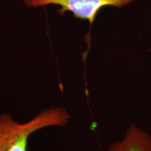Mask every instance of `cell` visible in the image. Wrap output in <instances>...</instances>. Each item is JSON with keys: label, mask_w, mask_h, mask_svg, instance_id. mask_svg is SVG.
I'll return each instance as SVG.
<instances>
[{"label": "cell", "mask_w": 151, "mask_h": 151, "mask_svg": "<svg viewBox=\"0 0 151 151\" xmlns=\"http://www.w3.org/2000/svg\"><path fill=\"white\" fill-rule=\"evenodd\" d=\"M29 7L46 6L48 5L60 6V14L70 12L74 18L88 20L92 23L99 11L104 7L113 6L122 8L131 4L137 0H24Z\"/></svg>", "instance_id": "cell-2"}, {"label": "cell", "mask_w": 151, "mask_h": 151, "mask_svg": "<svg viewBox=\"0 0 151 151\" xmlns=\"http://www.w3.org/2000/svg\"><path fill=\"white\" fill-rule=\"evenodd\" d=\"M108 151H151V135L132 123L121 140L111 143Z\"/></svg>", "instance_id": "cell-3"}, {"label": "cell", "mask_w": 151, "mask_h": 151, "mask_svg": "<svg viewBox=\"0 0 151 151\" xmlns=\"http://www.w3.org/2000/svg\"><path fill=\"white\" fill-rule=\"evenodd\" d=\"M71 118L67 109L55 106L41 111L29 121L19 123L9 113L0 115V151H27L34 132L48 127L65 126Z\"/></svg>", "instance_id": "cell-1"}]
</instances>
